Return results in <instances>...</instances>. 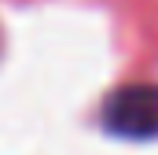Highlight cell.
I'll use <instances>...</instances> for the list:
<instances>
[{"instance_id": "obj_1", "label": "cell", "mask_w": 158, "mask_h": 155, "mask_svg": "<svg viewBox=\"0 0 158 155\" xmlns=\"http://www.w3.org/2000/svg\"><path fill=\"white\" fill-rule=\"evenodd\" d=\"M103 126L125 140L158 137V85H121L103 104Z\"/></svg>"}]
</instances>
